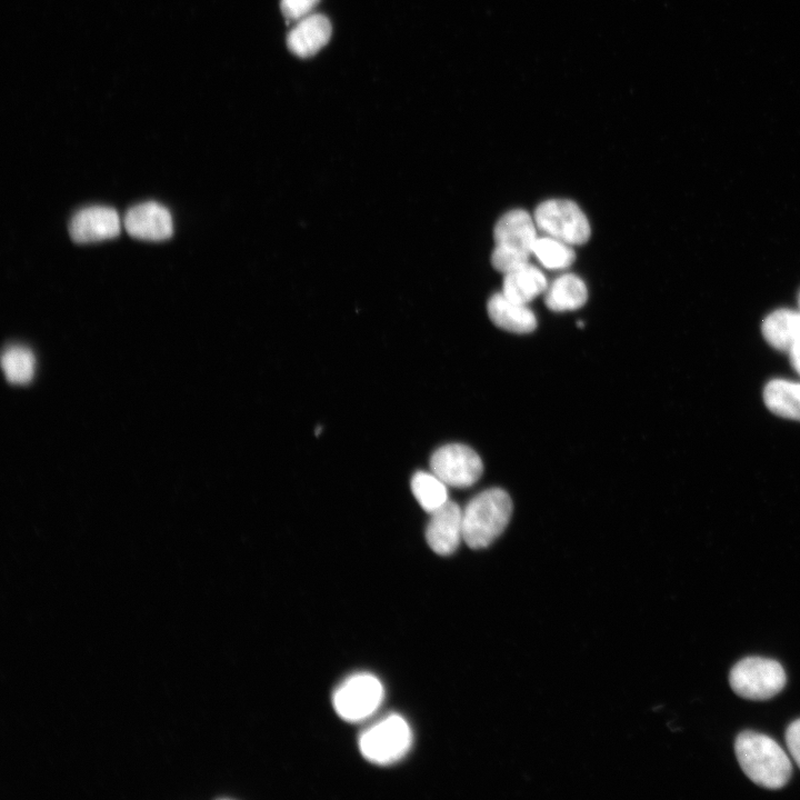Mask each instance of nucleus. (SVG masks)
I'll list each match as a JSON object with an SVG mask.
<instances>
[{
    "label": "nucleus",
    "mask_w": 800,
    "mask_h": 800,
    "mask_svg": "<svg viewBox=\"0 0 800 800\" xmlns=\"http://www.w3.org/2000/svg\"><path fill=\"white\" fill-rule=\"evenodd\" d=\"M431 471L448 487L468 488L482 474L479 454L461 443H449L437 449L430 458Z\"/></svg>",
    "instance_id": "6e6552de"
},
{
    "label": "nucleus",
    "mask_w": 800,
    "mask_h": 800,
    "mask_svg": "<svg viewBox=\"0 0 800 800\" xmlns=\"http://www.w3.org/2000/svg\"><path fill=\"white\" fill-rule=\"evenodd\" d=\"M124 228L134 238L164 240L173 232L169 210L157 202H144L130 208L124 217Z\"/></svg>",
    "instance_id": "9b49d317"
},
{
    "label": "nucleus",
    "mask_w": 800,
    "mask_h": 800,
    "mask_svg": "<svg viewBox=\"0 0 800 800\" xmlns=\"http://www.w3.org/2000/svg\"><path fill=\"white\" fill-rule=\"evenodd\" d=\"M534 219L522 209L504 213L493 229V268L503 274L529 262L537 240Z\"/></svg>",
    "instance_id": "7ed1b4c3"
},
{
    "label": "nucleus",
    "mask_w": 800,
    "mask_h": 800,
    "mask_svg": "<svg viewBox=\"0 0 800 800\" xmlns=\"http://www.w3.org/2000/svg\"><path fill=\"white\" fill-rule=\"evenodd\" d=\"M512 513V501L500 488L474 496L462 509L463 541L469 548L491 544L506 529Z\"/></svg>",
    "instance_id": "f03ea898"
},
{
    "label": "nucleus",
    "mask_w": 800,
    "mask_h": 800,
    "mask_svg": "<svg viewBox=\"0 0 800 800\" xmlns=\"http://www.w3.org/2000/svg\"><path fill=\"white\" fill-rule=\"evenodd\" d=\"M734 751L744 774L762 788L781 789L791 778L788 754L768 736L743 731L736 739Z\"/></svg>",
    "instance_id": "f257e3e1"
},
{
    "label": "nucleus",
    "mask_w": 800,
    "mask_h": 800,
    "mask_svg": "<svg viewBox=\"0 0 800 800\" xmlns=\"http://www.w3.org/2000/svg\"><path fill=\"white\" fill-rule=\"evenodd\" d=\"M320 0H281L280 7L289 21H299L310 14Z\"/></svg>",
    "instance_id": "412c9836"
},
{
    "label": "nucleus",
    "mask_w": 800,
    "mask_h": 800,
    "mask_svg": "<svg viewBox=\"0 0 800 800\" xmlns=\"http://www.w3.org/2000/svg\"><path fill=\"white\" fill-rule=\"evenodd\" d=\"M411 741L408 722L399 714H389L361 733L359 749L368 761L390 764L408 752Z\"/></svg>",
    "instance_id": "39448f33"
},
{
    "label": "nucleus",
    "mask_w": 800,
    "mask_h": 800,
    "mask_svg": "<svg viewBox=\"0 0 800 800\" xmlns=\"http://www.w3.org/2000/svg\"><path fill=\"white\" fill-rule=\"evenodd\" d=\"M799 304H800V294H799Z\"/></svg>",
    "instance_id": "b1692460"
},
{
    "label": "nucleus",
    "mask_w": 800,
    "mask_h": 800,
    "mask_svg": "<svg viewBox=\"0 0 800 800\" xmlns=\"http://www.w3.org/2000/svg\"><path fill=\"white\" fill-rule=\"evenodd\" d=\"M533 254L543 267L551 270L566 269L576 260L570 244L549 236L537 238Z\"/></svg>",
    "instance_id": "6ab92c4d"
},
{
    "label": "nucleus",
    "mask_w": 800,
    "mask_h": 800,
    "mask_svg": "<svg viewBox=\"0 0 800 800\" xmlns=\"http://www.w3.org/2000/svg\"><path fill=\"white\" fill-rule=\"evenodd\" d=\"M782 666L772 659L748 657L736 663L729 674L731 689L741 698L768 700L786 686Z\"/></svg>",
    "instance_id": "20e7f679"
},
{
    "label": "nucleus",
    "mask_w": 800,
    "mask_h": 800,
    "mask_svg": "<svg viewBox=\"0 0 800 800\" xmlns=\"http://www.w3.org/2000/svg\"><path fill=\"white\" fill-rule=\"evenodd\" d=\"M119 233V216L114 209L109 207L83 208L71 218L69 223V234L78 243L110 239Z\"/></svg>",
    "instance_id": "9d476101"
},
{
    "label": "nucleus",
    "mask_w": 800,
    "mask_h": 800,
    "mask_svg": "<svg viewBox=\"0 0 800 800\" xmlns=\"http://www.w3.org/2000/svg\"><path fill=\"white\" fill-rule=\"evenodd\" d=\"M588 299L586 283L578 276L563 274L548 284L544 303L552 311H570L581 308Z\"/></svg>",
    "instance_id": "dca6fc26"
},
{
    "label": "nucleus",
    "mask_w": 800,
    "mask_h": 800,
    "mask_svg": "<svg viewBox=\"0 0 800 800\" xmlns=\"http://www.w3.org/2000/svg\"><path fill=\"white\" fill-rule=\"evenodd\" d=\"M426 539L436 553L452 554L463 540L462 509L456 502L448 500L430 513Z\"/></svg>",
    "instance_id": "1a4fd4ad"
},
{
    "label": "nucleus",
    "mask_w": 800,
    "mask_h": 800,
    "mask_svg": "<svg viewBox=\"0 0 800 800\" xmlns=\"http://www.w3.org/2000/svg\"><path fill=\"white\" fill-rule=\"evenodd\" d=\"M487 310L491 321L499 328L513 333H529L537 327L534 313L527 304L508 299L502 292L490 297Z\"/></svg>",
    "instance_id": "ddd939ff"
},
{
    "label": "nucleus",
    "mask_w": 800,
    "mask_h": 800,
    "mask_svg": "<svg viewBox=\"0 0 800 800\" xmlns=\"http://www.w3.org/2000/svg\"><path fill=\"white\" fill-rule=\"evenodd\" d=\"M786 743L792 759L800 768V719L794 720L787 728Z\"/></svg>",
    "instance_id": "4be33fe9"
},
{
    "label": "nucleus",
    "mask_w": 800,
    "mask_h": 800,
    "mask_svg": "<svg viewBox=\"0 0 800 800\" xmlns=\"http://www.w3.org/2000/svg\"><path fill=\"white\" fill-rule=\"evenodd\" d=\"M383 696L380 680L362 672L347 678L336 689L332 703L342 719L357 722L370 717L381 704Z\"/></svg>",
    "instance_id": "0eeeda50"
},
{
    "label": "nucleus",
    "mask_w": 800,
    "mask_h": 800,
    "mask_svg": "<svg viewBox=\"0 0 800 800\" xmlns=\"http://www.w3.org/2000/svg\"><path fill=\"white\" fill-rule=\"evenodd\" d=\"M764 340L774 349L790 352L800 341V310L778 309L762 321Z\"/></svg>",
    "instance_id": "4468645a"
},
{
    "label": "nucleus",
    "mask_w": 800,
    "mask_h": 800,
    "mask_svg": "<svg viewBox=\"0 0 800 800\" xmlns=\"http://www.w3.org/2000/svg\"><path fill=\"white\" fill-rule=\"evenodd\" d=\"M1 366L10 382L27 383L34 374L36 359L28 348L12 346L2 353Z\"/></svg>",
    "instance_id": "aec40b11"
},
{
    "label": "nucleus",
    "mask_w": 800,
    "mask_h": 800,
    "mask_svg": "<svg viewBox=\"0 0 800 800\" xmlns=\"http://www.w3.org/2000/svg\"><path fill=\"white\" fill-rule=\"evenodd\" d=\"M411 491L421 508L432 513L448 499V486L432 471H418L411 478Z\"/></svg>",
    "instance_id": "a211bd4d"
},
{
    "label": "nucleus",
    "mask_w": 800,
    "mask_h": 800,
    "mask_svg": "<svg viewBox=\"0 0 800 800\" xmlns=\"http://www.w3.org/2000/svg\"><path fill=\"white\" fill-rule=\"evenodd\" d=\"M789 354L793 369L800 374V341L796 343Z\"/></svg>",
    "instance_id": "5701e85b"
},
{
    "label": "nucleus",
    "mask_w": 800,
    "mask_h": 800,
    "mask_svg": "<svg viewBox=\"0 0 800 800\" xmlns=\"http://www.w3.org/2000/svg\"><path fill=\"white\" fill-rule=\"evenodd\" d=\"M533 219L543 233L570 246L586 243L591 234L586 214L571 200L543 201L536 208Z\"/></svg>",
    "instance_id": "423d86ee"
},
{
    "label": "nucleus",
    "mask_w": 800,
    "mask_h": 800,
    "mask_svg": "<svg viewBox=\"0 0 800 800\" xmlns=\"http://www.w3.org/2000/svg\"><path fill=\"white\" fill-rule=\"evenodd\" d=\"M763 399L774 414L800 421V382L773 379L764 387Z\"/></svg>",
    "instance_id": "f3484780"
},
{
    "label": "nucleus",
    "mask_w": 800,
    "mask_h": 800,
    "mask_svg": "<svg viewBox=\"0 0 800 800\" xmlns=\"http://www.w3.org/2000/svg\"><path fill=\"white\" fill-rule=\"evenodd\" d=\"M332 27L323 14H309L298 21L287 36L289 50L300 57L309 58L322 49L330 40Z\"/></svg>",
    "instance_id": "f8f14e48"
},
{
    "label": "nucleus",
    "mask_w": 800,
    "mask_h": 800,
    "mask_svg": "<svg viewBox=\"0 0 800 800\" xmlns=\"http://www.w3.org/2000/svg\"><path fill=\"white\" fill-rule=\"evenodd\" d=\"M547 288L542 271L528 262L504 273L502 293L511 301L527 304Z\"/></svg>",
    "instance_id": "2eb2a0df"
}]
</instances>
